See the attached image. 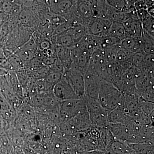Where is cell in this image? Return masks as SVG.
<instances>
[{
	"mask_svg": "<svg viewBox=\"0 0 154 154\" xmlns=\"http://www.w3.org/2000/svg\"><path fill=\"white\" fill-rule=\"evenodd\" d=\"M123 96L113 83L102 79L98 100L105 109L109 111L114 109L120 104Z\"/></svg>",
	"mask_w": 154,
	"mask_h": 154,
	"instance_id": "obj_1",
	"label": "cell"
},
{
	"mask_svg": "<svg viewBox=\"0 0 154 154\" xmlns=\"http://www.w3.org/2000/svg\"><path fill=\"white\" fill-rule=\"evenodd\" d=\"M84 96L92 126L97 128L107 127L109 124L108 116L110 111L105 109L98 99Z\"/></svg>",
	"mask_w": 154,
	"mask_h": 154,
	"instance_id": "obj_2",
	"label": "cell"
},
{
	"mask_svg": "<svg viewBox=\"0 0 154 154\" xmlns=\"http://www.w3.org/2000/svg\"><path fill=\"white\" fill-rule=\"evenodd\" d=\"M87 109L85 96L78 99L60 101L59 112L61 122L67 121Z\"/></svg>",
	"mask_w": 154,
	"mask_h": 154,
	"instance_id": "obj_3",
	"label": "cell"
},
{
	"mask_svg": "<svg viewBox=\"0 0 154 154\" xmlns=\"http://www.w3.org/2000/svg\"><path fill=\"white\" fill-rule=\"evenodd\" d=\"M63 76L69 83L76 94L80 98L85 96V75L76 69L71 67L64 72Z\"/></svg>",
	"mask_w": 154,
	"mask_h": 154,
	"instance_id": "obj_4",
	"label": "cell"
},
{
	"mask_svg": "<svg viewBox=\"0 0 154 154\" xmlns=\"http://www.w3.org/2000/svg\"><path fill=\"white\" fill-rule=\"evenodd\" d=\"M112 22L101 17H94L86 26L87 33L98 37L109 34Z\"/></svg>",
	"mask_w": 154,
	"mask_h": 154,
	"instance_id": "obj_5",
	"label": "cell"
},
{
	"mask_svg": "<svg viewBox=\"0 0 154 154\" xmlns=\"http://www.w3.org/2000/svg\"><path fill=\"white\" fill-rule=\"evenodd\" d=\"M72 13L80 20L81 24L85 26L94 17L91 6L85 0H75L72 8Z\"/></svg>",
	"mask_w": 154,
	"mask_h": 154,
	"instance_id": "obj_6",
	"label": "cell"
},
{
	"mask_svg": "<svg viewBox=\"0 0 154 154\" xmlns=\"http://www.w3.org/2000/svg\"><path fill=\"white\" fill-rule=\"evenodd\" d=\"M65 122L72 131L75 133L86 131L92 126V122L87 109Z\"/></svg>",
	"mask_w": 154,
	"mask_h": 154,
	"instance_id": "obj_7",
	"label": "cell"
},
{
	"mask_svg": "<svg viewBox=\"0 0 154 154\" xmlns=\"http://www.w3.org/2000/svg\"><path fill=\"white\" fill-rule=\"evenodd\" d=\"M52 93L59 101L80 98L75 93L67 80L63 76L61 81L53 87Z\"/></svg>",
	"mask_w": 154,
	"mask_h": 154,
	"instance_id": "obj_8",
	"label": "cell"
},
{
	"mask_svg": "<svg viewBox=\"0 0 154 154\" xmlns=\"http://www.w3.org/2000/svg\"><path fill=\"white\" fill-rule=\"evenodd\" d=\"M102 78L87 72L85 75V96L98 99Z\"/></svg>",
	"mask_w": 154,
	"mask_h": 154,
	"instance_id": "obj_9",
	"label": "cell"
},
{
	"mask_svg": "<svg viewBox=\"0 0 154 154\" xmlns=\"http://www.w3.org/2000/svg\"><path fill=\"white\" fill-rule=\"evenodd\" d=\"M126 37L142 39L143 30L141 23L137 18H131L123 22Z\"/></svg>",
	"mask_w": 154,
	"mask_h": 154,
	"instance_id": "obj_10",
	"label": "cell"
},
{
	"mask_svg": "<svg viewBox=\"0 0 154 154\" xmlns=\"http://www.w3.org/2000/svg\"><path fill=\"white\" fill-rule=\"evenodd\" d=\"M53 45L56 56L62 63L64 72L68 70L70 68L72 63L70 49L59 45Z\"/></svg>",
	"mask_w": 154,
	"mask_h": 154,
	"instance_id": "obj_11",
	"label": "cell"
},
{
	"mask_svg": "<svg viewBox=\"0 0 154 154\" xmlns=\"http://www.w3.org/2000/svg\"><path fill=\"white\" fill-rule=\"evenodd\" d=\"M119 46L131 55L143 51L142 38L126 37L122 40Z\"/></svg>",
	"mask_w": 154,
	"mask_h": 154,
	"instance_id": "obj_12",
	"label": "cell"
},
{
	"mask_svg": "<svg viewBox=\"0 0 154 154\" xmlns=\"http://www.w3.org/2000/svg\"><path fill=\"white\" fill-rule=\"evenodd\" d=\"M75 0H60L49 11L67 19L72 14V8Z\"/></svg>",
	"mask_w": 154,
	"mask_h": 154,
	"instance_id": "obj_13",
	"label": "cell"
},
{
	"mask_svg": "<svg viewBox=\"0 0 154 154\" xmlns=\"http://www.w3.org/2000/svg\"><path fill=\"white\" fill-rule=\"evenodd\" d=\"M125 113L120 104L114 109L110 110L108 114V122L111 124H123L131 120Z\"/></svg>",
	"mask_w": 154,
	"mask_h": 154,
	"instance_id": "obj_14",
	"label": "cell"
},
{
	"mask_svg": "<svg viewBox=\"0 0 154 154\" xmlns=\"http://www.w3.org/2000/svg\"><path fill=\"white\" fill-rule=\"evenodd\" d=\"M50 39L53 45H59L70 49L74 45L72 38L68 30L58 35H54Z\"/></svg>",
	"mask_w": 154,
	"mask_h": 154,
	"instance_id": "obj_15",
	"label": "cell"
},
{
	"mask_svg": "<svg viewBox=\"0 0 154 154\" xmlns=\"http://www.w3.org/2000/svg\"><path fill=\"white\" fill-rule=\"evenodd\" d=\"M107 5L120 12L131 13L136 11L134 5L129 4L127 0H105Z\"/></svg>",
	"mask_w": 154,
	"mask_h": 154,
	"instance_id": "obj_16",
	"label": "cell"
},
{
	"mask_svg": "<svg viewBox=\"0 0 154 154\" xmlns=\"http://www.w3.org/2000/svg\"><path fill=\"white\" fill-rule=\"evenodd\" d=\"M68 31L72 38L74 45L80 42L88 34L86 26L80 24L73 26Z\"/></svg>",
	"mask_w": 154,
	"mask_h": 154,
	"instance_id": "obj_17",
	"label": "cell"
},
{
	"mask_svg": "<svg viewBox=\"0 0 154 154\" xmlns=\"http://www.w3.org/2000/svg\"><path fill=\"white\" fill-rule=\"evenodd\" d=\"M121 40L110 33L99 37V49H106L118 46Z\"/></svg>",
	"mask_w": 154,
	"mask_h": 154,
	"instance_id": "obj_18",
	"label": "cell"
},
{
	"mask_svg": "<svg viewBox=\"0 0 154 154\" xmlns=\"http://www.w3.org/2000/svg\"><path fill=\"white\" fill-rule=\"evenodd\" d=\"M143 34L154 37V17L149 15L140 21Z\"/></svg>",
	"mask_w": 154,
	"mask_h": 154,
	"instance_id": "obj_19",
	"label": "cell"
},
{
	"mask_svg": "<svg viewBox=\"0 0 154 154\" xmlns=\"http://www.w3.org/2000/svg\"><path fill=\"white\" fill-rule=\"evenodd\" d=\"M109 33L122 40L126 37L125 29L123 22H113L110 27Z\"/></svg>",
	"mask_w": 154,
	"mask_h": 154,
	"instance_id": "obj_20",
	"label": "cell"
},
{
	"mask_svg": "<svg viewBox=\"0 0 154 154\" xmlns=\"http://www.w3.org/2000/svg\"><path fill=\"white\" fill-rule=\"evenodd\" d=\"M138 99L141 110L144 114L154 120V102L143 100L139 97Z\"/></svg>",
	"mask_w": 154,
	"mask_h": 154,
	"instance_id": "obj_21",
	"label": "cell"
},
{
	"mask_svg": "<svg viewBox=\"0 0 154 154\" xmlns=\"http://www.w3.org/2000/svg\"><path fill=\"white\" fill-rule=\"evenodd\" d=\"M7 60L11 66V71L16 72L24 69V63L20 58L14 54L10 56Z\"/></svg>",
	"mask_w": 154,
	"mask_h": 154,
	"instance_id": "obj_22",
	"label": "cell"
},
{
	"mask_svg": "<svg viewBox=\"0 0 154 154\" xmlns=\"http://www.w3.org/2000/svg\"><path fill=\"white\" fill-rule=\"evenodd\" d=\"M154 38L143 34V51L145 54H154Z\"/></svg>",
	"mask_w": 154,
	"mask_h": 154,
	"instance_id": "obj_23",
	"label": "cell"
},
{
	"mask_svg": "<svg viewBox=\"0 0 154 154\" xmlns=\"http://www.w3.org/2000/svg\"><path fill=\"white\" fill-rule=\"evenodd\" d=\"M28 76L34 80L44 79L49 72V67L45 66L33 71H27Z\"/></svg>",
	"mask_w": 154,
	"mask_h": 154,
	"instance_id": "obj_24",
	"label": "cell"
},
{
	"mask_svg": "<svg viewBox=\"0 0 154 154\" xmlns=\"http://www.w3.org/2000/svg\"><path fill=\"white\" fill-rule=\"evenodd\" d=\"M63 73L60 72H50L44 78V80L53 88L62 79Z\"/></svg>",
	"mask_w": 154,
	"mask_h": 154,
	"instance_id": "obj_25",
	"label": "cell"
},
{
	"mask_svg": "<svg viewBox=\"0 0 154 154\" xmlns=\"http://www.w3.org/2000/svg\"><path fill=\"white\" fill-rule=\"evenodd\" d=\"M35 53L26 50L18 49L14 52V54L20 58L23 62L25 63L35 57Z\"/></svg>",
	"mask_w": 154,
	"mask_h": 154,
	"instance_id": "obj_26",
	"label": "cell"
},
{
	"mask_svg": "<svg viewBox=\"0 0 154 154\" xmlns=\"http://www.w3.org/2000/svg\"><path fill=\"white\" fill-rule=\"evenodd\" d=\"M19 49H24L36 52L37 51V46L36 42L31 36L29 40L25 44L23 45L19 48Z\"/></svg>",
	"mask_w": 154,
	"mask_h": 154,
	"instance_id": "obj_27",
	"label": "cell"
},
{
	"mask_svg": "<svg viewBox=\"0 0 154 154\" xmlns=\"http://www.w3.org/2000/svg\"><path fill=\"white\" fill-rule=\"evenodd\" d=\"M14 6V3L9 0H2L0 2V11L10 15Z\"/></svg>",
	"mask_w": 154,
	"mask_h": 154,
	"instance_id": "obj_28",
	"label": "cell"
},
{
	"mask_svg": "<svg viewBox=\"0 0 154 154\" xmlns=\"http://www.w3.org/2000/svg\"><path fill=\"white\" fill-rule=\"evenodd\" d=\"M57 57L56 56L48 57H45L42 60V62L45 66L50 67L54 64L57 60Z\"/></svg>",
	"mask_w": 154,
	"mask_h": 154,
	"instance_id": "obj_29",
	"label": "cell"
},
{
	"mask_svg": "<svg viewBox=\"0 0 154 154\" xmlns=\"http://www.w3.org/2000/svg\"><path fill=\"white\" fill-rule=\"evenodd\" d=\"M134 7L136 11L145 10L147 11V8L145 2L144 0H139L134 4Z\"/></svg>",
	"mask_w": 154,
	"mask_h": 154,
	"instance_id": "obj_30",
	"label": "cell"
},
{
	"mask_svg": "<svg viewBox=\"0 0 154 154\" xmlns=\"http://www.w3.org/2000/svg\"><path fill=\"white\" fill-rule=\"evenodd\" d=\"M10 16L8 14H5L4 12L0 11V27L8 22Z\"/></svg>",
	"mask_w": 154,
	"mask_h": 154,
	"instance_id": "obj_31",
	"label": "cell"
},
{
	"mask_svg": "<svg viewBox=\"0 0 154 154\" xmlns=\"http://www.w3.org/2000/svg\"><path fill=\"white\" fill-rule=\"evenodd\" d=\"M8 71L0 66V77L6 75L8 74Z\"/></svg>",
	"mask_w": 154,
	"mask_h": 154,
	"instance_id": "obj_32",
	"label": "cell"
},
{
	"mask_svg": "<svg viewBox=\"0 0 154 154\" xmlns=\"http://www.w3.org/2000/svg\"><path fill=\"white\" fill-rule=\"evenodd\" d=\"M129 4L131 5H134V3L136 2L139 0H127Z\"/></svg>",
	"mask_w": 154,
	"mask_h": 154,
	"instance_id": "obj_33",
	"label": "cell"
},
{
	"mask_svg": "<svg viewBox=\"0 0 154 154\" xmlns=\"http://www.w3.org/2000/svg\"><path fill=\"white\" fill-rule=\"evenodd\" d=\"M37 1L41 2L44 3L45 4V0H37Z\"/></svg>",
	"mask_w": 154,
	"mask_h": 154,
	"instance_id": "obj_34",
	"label": "cell"
},
{
	"mask_svg": "<svg viewBox=\"0 0 154 154\" xmlns=\"http://www.w3.org/2000/svg\"><path fill=\"white\" fill-rule=\"evenodd\" d=\"M9 1H12V0H9Z\"/></svg>",
	"mask_w": 154,
	"mask_h": 154,
	"instance_id": "obj_35",
	"label": "cell"
},
{
	"mask_svg": "<svg viewBox=\"0 0 154 154\" xmlns=\"http://www.w3.org/2000/svg\"><path fill=\"white\" fill-rule=\"evenodd\" d=\"M1 1H2V0H0V2H1Z\"/></svg>",
	"mask_w": 154,
	"mask_h": 154,
	"instance_id": "obj_36",
	"label": "cell"
}]
</instances>
